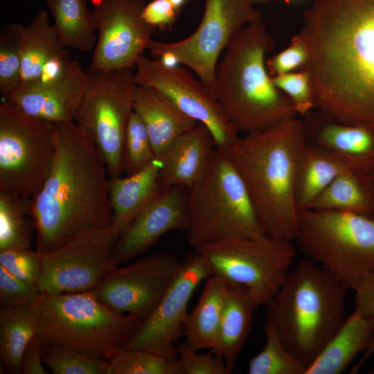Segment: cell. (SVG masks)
<instances>
[{
	"label": "cell",
	"instance_id": "cell-3",
	"mask_svg": "<svg viewBox=\"0 0 374 374\" xmlns=\"http://www.w3.org/2000/svg\"><path fill=\"white\" fill-rule=\"evenodd\" d=\"M306 142L302 120L296 116L238 137L226 151L246 185L264 233L291 242L299 213L296 169Z\"/></svg>",
	"mask_w": 374,
	"mask_h": 374
},
{
	"label": "cell",
	"instance_id": "cell-22",
	"mask_svg": "<svg viewBox=\"0 0 374 374\" xmlns=\"http://www.w3.org/2000/svg\"><path fill=\"white\" fill-rule=\"evenodd\" d=\"M161 167L162 159L159 157L134 174L109 177V193L113 212L111 229L117 238L163 190L159 181Z\"/></svg>",
	"mask_w": 374,
	"mask_h": 374
},
{
	"label": "cell",
	"instance_id": "cell-5",
	"mask_svg": "<svg viewBox=\"0 0 374 374\" xmlns=\"http://www.w3.org/2000/svg\"><path fill=\"white\" fill-rule=\"evenodd\" d=\"M348 290L326 269L302 260L266 306L265 323L308 367L345 321Z\"/></svg>",
	"mask_w": 374,
	"mask_h": 374
},
{
	"label": "cell",
	"instance_id": "cell-37",
	"mask_svg": "<svg viewBox=\"0 0 374 374\" xmlns=\"http://www.w3.org/2000/svg\"><path fill=\"white\" fill-rule=\"evenodd\" d=\"M156 156L140 116L132 112L125 130L123 152L122 169L125 176L134 174L147 166Z\"/></svg>",
	"mask_w": 374,
	"mask_h": 374
},
{
	"label": "cell",
	"instance_id": "cell-28",
	"mask_svg": "<svg viewBox=\"0 0 374 374\" xmlns=\"http://www.w3.org/2000/svg\"><path fill=\"white\" fill-rule=\"evenodd\" d=\"M21 55V83L37 80L44 66L51 60L71 59L45 9L40 10L25 27Z\"/></svg>",
	"mask_w": 374,
	"mask_h": 374
},
{
	"label": "cell",
	"instance_id": "cell-27",
	"mask_svg": "<svg viewBox=\"0 0 374 374\" xmlns=\"http://www.w3.org/2000/svg\"><path fill=\"white\" fill-rule=\"evenodd\" d=\"M226 292V280L215 275L207 278L199 301L188 314L184 326L186 345L191 350L215 349Z\"/></svg>",
	"mask_w": 374,
	"mask_h": 374
},
{
	"label": "cell",
	"instance_id": "cell-4",
	"mask_svg": "<svg viewBox=\"0 0 374 374\" xmlns=\"http://www.w3.org/2000/svg\"><path fill=\"white\" fill-rule=\"evenodd\" d=\"M274 44L264 24L251 23L233 37L217 62L215 98L238 132L263 131L298 114L267 69L265 57Z\"/></svg>",
	"mask_w": 374,
	"mask_h": 374
},
{
	"label": "cell",
	"instance_id": "cell-18",
	"mask_svg": "<svg viewBox=\"0 0 374 374\" xmlns=\"http://www.w3.org/2000/svg\"><path fill=\"white\" fill-rule=\"evenodd\" d=\"M86 81V71L77 61L71 60L57 77L20 83L5 100L42 121L52 123L75 122Z\"/></svg>",
	"mask_w": 374,
	"mask_h": 374
},
{
	"label": "cell",
	"instance_id": "cell-8",
	"mask_svg": "<svg viewBox=\"0 0 374 374\" xmlns=\"http://www.w3.org/2000/svg\"><path fill=\"white\" fill-rule=\"evenodd\" d=\"M294 241L307 258L353 290L374 272V214L300 211Z\"/></svg>",
	"mask_w": 374,
	"mask_h": 374
},
{
	"label": "cell",
	"instance_id": "cell-32",
	"mask_svg": "<svg viewBox=\"0 0 374 374\" xmlns=\"http://www.w3.org/2000/svg\"><path fill=\"white\" fill-rule=\"evenodd\" d=\"M34 232L31 197L0 193V250L31 248Z\"/></svg>",
	"mask_w": 374,
	"mask_h": 374
},
{
	"label": "cell",
	"instance_id": "cell-23",
	"mask_svg": "<svg viewBox=\"0 0 374 374\" xmlns=\"http://www.w3.org/2000/svg\"><path fill=\"white\" fill-rule=\"evenodd\" d=\"M134 111L144 123L156 157H161L181 134L198 122L180 111L154 89L138 85Z\"/></svg>",
	"mask_w": 374,
	"mask_h": 374
},
{
	"label": "cell",
	"instance_id": "cell-44",
	"mask_svg": "<svg viewBox=\"0 0 374 374\" xmlns=\"http://www.w3.org/2000/svg\"><path fill=\"white\" fill-rule=\"evenodd\" d=\"M353 290L355 310L363 317L374 320V272L364 276Z\"/></svg>",
	"mask_w": 374,
	"mask_h": 374
},
{
	"label": "cell",
	"instance_id": "cell-45",
	"mask_svg": "<svg viewBox=\"0 0 374 374\" xmlns=\"http://www.w3.org/2000/svg\"><path fill=\"white\" fill-rule=\"evenodd\" d=\"M42 342L37 335L33 336L26 344L21 356L23 374H48L43 366Z\"/></svg>",
	"mask_w": 374,
	"mask_h": 374
},
{
	"label": "cell",
	"instance_id": "cell-33",
	"mask_svg": "<svg viewBox=\"0 0 374 374\" xmlns=\"http://www.w3.org/2000/svg\"><path fill=\"white\" fill-rule=\"evenodd\" d=\"M266 344L248 362L249 374H305L308 366L284 344L276 329L265 323Z\"/></svg>",
	"mask_w": 374,
	"mask_h": 374
},
{
	"label": "cell",
	"instance_id": "cell-38",
	"mask_svg": "<svg viewBox=\"0 0 374 374\" xmlns=\"http://www.w3.org/2000/svg\"><path fill=\"white\" fill-rule=\"evenodd\" d=\"M43 295L37 283L19 279L0 266L1 308L34 306L42 301Z\"/></svg>",
	"mask_w": 374,
	"mask_h": 374
},
{
	"label": "cell",
	"instance_id": "cell-26",
	"mask_svg": "<svg viewBox=\"0 0 374 374\" xmlns=\"http://www.w3.org/2000/svg\"><path fill=\"white\" fill-rule=\"evenodd\" d=\"M350 169L333 152L307 141L296 169L295 197L299 211L308 209L337 177Z\"/></svg>",
	"mask_w": 374,
	"mask_h": 374
},
{
	"label": "cell",
	"instance_id": "cell-17",
	"mask_svg": "<svg viewBox=\"0 0 374 374\" xmlns=\"http://www.w3.org/2000/svg\"><path fill=\"white\" fill-rule=\"evenodd\" d=\"M210 276V267L202 255L195 249L187 253L177 276L124 349H143L177 358L175 344L183 335L190 299L199 284Z\"/></svg>",
	"mask_w": 374,
	"mask_h": 374
},
{
	"label": "cell",
	"instance_id": "cell-21",
	"mask_svg": "<svg viewBox=\"0 0 374 374\" xmlns=\"http://www.w3.org/2000/svg\"><path fill=\"white\" fill-rule=\"evenodd\" d=\"M215 150L212 135L201 123L179 136L161 156V188L193 187L204 177Z\"/></svg>",
	"mask_w": 374,
	"mask_h": 374
},
{
	"label": "cell",
	"instance_id": "cell-42",
	"mask_svg": "<svg viewBox=\"0 0 374 374\" xmlns=\"http://www.w3.org/2000/svg\"><path fill=\"white\" fill-rule=\"evenodd\" d=\"M181 374H230L222 356L208 352L199 354L186 344L178 348Z\"/></svg>",
	"mask_w": 374,
	"mask_h": 374
},
{
	"label": "cell",
	"instance_id": "cell-48",
	"mask_svg": "<svg viewBox=\"0 0 374 374\" xmlns=\"http://www.w3.org/2000/svg\"><path fill=\"white\" fill-rule=\"evenodd\" d=\"M368 177L369 179V181H370L373 188H374V171L372 173L369 174L368 175Z\"/></svg>",
	"mask_w": 374,
	"mask_h": 374
},
{
	"label": "cell",
	"instance_id": "cell-34",
	"mask_svg": "<svg viewBox=\"0 0 374 374\" xmlns=\"http://www.w3.org/2000/svg\"><path fill=\"white\" fill-rule=\"evenodd\" d=\"M24 28L9 24L0 30V93L4 98L21 83Z\"/></svg>",
	"mask_w": 374,
	"mask_h": 374
},
{
	"label": "cell",
	"instance_id": "cell-47",
	"mask_svg": "<svg viewBox=\"0 0 374 374\" xmlns=\"http://www.w3.org/2000/svg\"><path fill=\"white\" fill-rule=\"evenodd\" d=\"M174 6L179 10L180 8L182 6V5L184 3L186 0H169Z\"/></svg>",
	"mask_w": 374,
	"mask_h": 374
},
{
	"label": "cell",
	"instance_id": "cell-1",
	"mask_svg": "<svg viewBox=\"0 0 374 374\" xmlns=\"http://www.w3.org/2000/svg\"><path fill=\"white\" fill-rule=\"evenodd\" d=\"M299 33L314 109L342 123L374 124V0H315Z\"/></svg>",
	"mask_w": 374,
	"mask_h": 374
},
{
	"label": "cell",
	"instance_id": "cell-36",
	"mask_svg": "<svg viewBox=\"0 0 374 374\" xmlns=\"http://www.w3.org/2000/svg\"><path fill=\"white\" fill-rule=\"evenodd\" d=\"M42 357L54 374H105L107 359L57 345H42Z\"/></svg>",
	"mask_w": 374,
	"mask_h": 374
},
{
	"label": "cell",
	"instance_id": "cell-29",
	"mask_svg": "<svg viewBox=\"0 0 374 374\" xmlns=\"http://www.w3.org/2000/svg\"><path fill=\"white\" fill-rule=\"evenodd\" d=\"M40 302L30 307L1 308L0 364L4 373H22L23 351L39 332Z\"/></svg>",
	"mask_w": 374,
	"mask_h": 374
},
{
	"label": "cell",
	"instance_id": "cell-12",
	"mask_svg": "<svg viewBox=\"0 0 374 374\" xmlns=\"http://www.w3.org/2000/svg\"><path fill=\"white\" fill-rule=\"evenodd\" d=\"M253 1L204 0L203 17L192 35L170 43L152 39L147 49L154 56L162 52L173 53L180 64L197 75L215 97V74L220 53L242 28L261 19Z\"/></svg>",
	"mask_w": 374,
	"mask_h": 374
},
{
	"label": "cell",
	"instance_id": "cell-35",
	"mask_svg": "<svg viewBox=\"0 0 374 374\" xmlns=\"http://www.w3.org/2000/svg\"><path fill=\"white\" fill-rule=\"evenodd\" d=\"M105 374H181L177 358L143 349H123L107 359Z\"/></svg>",
	"mask_w": 374,
	"mask_h": 374
},
{
	"label": "cell",
	"instance_id": "cell-39",
	"mask_svg": "<svg viewBox=\"0 0 374 374\" xmlns=\"http://www.w3.org/2000/svg\"><path fill=\"white\" fill-rule=\"evenodd\" d=\"M273 84L286 94L302 117L314 109L313 93L308 73L299 70L271 77Z\"/></svg>",
	"mask_w": 374,
	"mask_h": 374
},
{
	"label": "cell",
	"instance_id": "cell-41",
	"mask_svg": "<svg viewBox=\"0 0 374 374\" xmlns=\"http://www.w3.org/2000/svg\"><path fill=\"white\" fill-rule=\"evenodd\" d=\"M308 56L307 43L299 33L292 37L287 48L267 60V69L271 77L301 70L306 64Z\"/></svg>",
	"mask_w": 374,
	"mask_h": 374
},
{
	"label": "cell",
	"instance_id": "cell-7",
	"mask_svg": "<svg viewBox=\"0 0 374 374\" xmlns=\"http://www.w3.org/2000/svg\"><path fill=\"white\" fill-rule=\"evenodd\" d=\"M187 241L194 249L229 237L265 234L246 185L226 151L215 148L204 177L188 189Z\"/></svg>",
	"mask_w": 374,
	"mask_h": 374
},
{
	"label": "cell",
	"instance_id": "cell-6",
	"mask_svg": "<svg viewBox=\"0 0 374 374\" xmlns=\"http://www.w3.org/2000/svg\"><path fill=\"white\" fill-rule=\"evenodd\" d=\"M37 335L42 345L73 348L109 359L123 350L143 320L118 312L91 291L43 295Z\"/></svg>",
	"mask_w": 374,
	"mask_h": 374
},
{
	"label": "cell",
	"instance_id": "cell-30",
	"mask_svg": "<svg viewBox=\"0 0 374 374\" xmlns=\"http://www.w3.org/2000/svg\"><path fill=\"white\" fill-rule=\"evenodd\" d=\"M308 209L374 214V188L368 175L348 170L337 177Z\"/></svg>",
	"mask_w": 374,
	"mask_h": 374
},
{
	"label": "cell",
	"instance_id": "cell-19",
	"mask_svg": "<svg viewBox=\"0 0 374 374\" xmlns=\"http://www.w3.org/2000/svg\"><path fill=\"white\" fill-rule=\"evenodd\" d=\"M188 196L183 186L163 189L116 239L112 252L116 265L145 253L168 231H188Z\"/></svg>",
	"mask_w": 374,
	"mask_h": 374
},
{
	"label": "cell",
	"instance_id": "cell-25",
	"mask_svg": "<svg viewBox=\"0 0 374 374\" xmlns=\"http://www.w3.org/2000/svg\"><path fill=\"white\" fill-rule=\"evenodd\" d=\"M374 333V320L356 310L308 367L305 374H340L355 357L370 344Z\"/></svg>",
	"mask_w": 374,
	"mask_h": 374
},
{
	"label": "cell",
	"instance_id": "cell-20",
	"mask_svg": "<svg viewBox=\"0 0 374 374\" xmlns=\"http://www.w3.org/2000/svg\"><path fill=\"white\" fill-rule=\"evenodd\" d=\"M301 120L308 142L330 150L356 171H374V124L342 123L316 109Z\"/></svg>",
	"mask_w": 374,
	"mask_h": 374
},
{
	"label": "cell",
	"instance_id": "cell-10",
	"mask_svg": "<svg viewBox=\"0 0 374 374\" xmlns=\"http://www.w3.org/2000/svg\"><path fill=\"white\" fill-rule=\"evenodd\" d=\"M87 81L75 123L94 145L109 177L121 176L122 152L137 83L132 69L86 71Z\"/></svg>",
	"mask_w": 374,
	"mask_h": 374
},
{
	"label": "cell",
	"instance_id": "cell-43",
	"mask_svg": "<svg viewBox=\"0 0 374 374\" xmlns=\"http://www.w3.org/2000/svg\"><path fill=\"white\" fill-rule=\"evenodd\" d=\"M179 11L169 0H153L145 5L142 17L148 24L163 29L175 23Z\"/></svg>",
	"mask_w": 374,
	"mask_h": 374
},
{
	"label": "cell",
	"instance_id": "cell-40",
	"mask_svg": "<svg viewBox=\"0 0 374 374\" xmlns=\"http://www.w3.org/2000/svg\"><path fill=\"white\" fill-rule=\"evenodd\" d=\"M42 255L31 248L0 250V266L12 276L37 283L42 271Z\"/></svg>",
	"mask_w": 374,
	"mask_h": 374
},
{
	"label": "cell",
	"instance_id": "cell-2",
	"mask_svg": "<svg viewBox=\"0 0 374 374\" xmlns=\"http://www.w3.org/2000/svg\"><path fill=\"white\" fill-rule=\"evenodd\" d=\"M54 124L53 165L31 198L35 249L40 253L113 222L109 177L100 155L75 122Z\"/></svg>",
	"mask_w": 374,
	"mask_h": 374
},
{
	"label": "cell",
	"instance_id": "cell-31",
	"mask_svg": "<svg viewBox=\"0 0 374 374\" xmlns=\"http://www.w3.org/2000/svg\"><path fill=\"white\" fill-rule=\"evenodd\" d=\"M54 27L66 47L89 51L96 44V28L87 0H44Z\"/></svg>",
	"mask_w": 374,
	"mask_h": 374
},
{
	"label": "cell",
	"instance_id": "cell-11",
	"mask_svg": "<svg viewBox=\"0 0 374 374\" xmlns=\"http://www.w3.org/2000/svg\"><path fill=\"white\" fill-rule=\"evenodd\" d=\"M55 154V124L4 100L0 105V193L33 197L43 186Z\"/></svg>",
	"mask_w": 374,
	"mask_h": 374
},
{
	"label": "cell",
	"instance_id": "cell-15",
	"mask_svg": "<svg viewBox=\"0 0 374 374\" xmlns=\"http://www.w3.org/2000/svg\"><path fill=\"white\" fill-rule=\"evenodd\" d=\"M181 260L169 253L145 256L117 266L92 290L111 309L145 319L177 276Z\"/></svg>",
	"mask_w": 374,
	"mask_h": 374
},
{
	"label": "cell",
	"instance_id": "cell-46",
	"mask_svg": "<svg viewBox=\"0 0 374 374\" xmlns=\"http://www.w3.org/2000/svg\"><path fill=\"white\" fill-rule=\"evenodd\" d=\"M162 65L167 68H175L180 64L176 56L170 52H162L156 55Z\"/></svg>",
	"mask_w": 374,
	"mask_h": 374
},
{
	"label": "cell",
	"instance_id": "cell-14",
	"mask_svg": "<svg viewBox=\"0 0 374 374\" xmlns=\"http://www.w3.org/2000/svg\"><path fill=\"white\" fill-rule=\"evenodd\" d=\"M135 81L163 95L180 111L209 130L216 149L226 151L238 139L217 99L186 68H167L143 55L136 62Z\"/></svg>",
	"mask_w": 374,
	"mask_h": 374
},
{
	"label": "cell",
	"instance_id": "cell-16",
	"mask_svg": "<svg viewBox=\"0 0 374 374\" xmlns=\"http://www.w3.org/2000/svg\"><path fill=\"white\" fill-rule=\"evenodd\" d=\"M91 19L98 31L89 70L132 69L157 28L146 23L145 0H92Z\"/></svg>",
	"mask_w": 374,
	"mask_h": 374
},
{
	"label": "cell",
	"instance_id": "cell-13",
	"mask_svg": "<svg viewBox=\"0 0 374 374\" xmlns=\"http://www.w3.org/2000/svg\"><path fill=\"white\" fill-rule=\"evenodd\" d=\"M117 237L111 227L83 234L51 252L41 253L37 285L42 294L78 293L94 289L114 269Z\"/></svg>",
	"mask_w": 374,
	"mask_h": 374
},
{
	"label": "cell",
	"instance_id": "cell-9",
	"mask_svg": "<svg viewBox=\"0 0 374 374\" xmlns=\"http://www.w3.org/2000/svg\"><path fill=\"white\" fill-rule=\"evenodd\" d=\"M194 249L206 259L211 275L245 286L256 308L266 307L276 295L296 254L291 241L267 234L229 237Z\"/></svg>",
	"mask_w": 374,
	"mask_h": 374
},
{
	"label": "cell",
	"instance_id": "cell-24",
	"mask_svg": "<svg viewBox=\"0 0 374 374\" xmlns=\"http://www.w3.org/2000/svg\"><path fill=\"white\" fill-rule=\"evenodd\" d=\"M256 304L244 285L226 280V292L214 353L223 357L231 373L250 332Z\"/></svg>",
	"mask_w": 374,
	"mask_h": 374
}]
</instances>
